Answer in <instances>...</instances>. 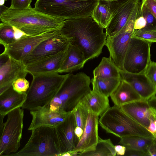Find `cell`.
Here are the masks:
<instances>
[{"instance_id":"1","label":"cell","mask_w":156,"mask_h":156,"mask_svg":"<svg viewBox=\"0 0 156 156\" xmlns=\"http://www.w3.org/2000/svg\"><path fill=\"white\" fill-rule=\"evenodd\" d=\"M104 29L89 16L65 20L60 31L81 51L87 62L101 53L107 37Z\"/></svg>"},{"instance_id":"2","label":"cell","mask_w":156,"mask_h":156,"mask_svg":"<svg viewBox=\"0 0 156 156\" xmlns=\"http://www.w3.org/2000/svg\"><path fill=\"white\" fill-rule=\"evenodd\" d=\"M0 19L2 22L15 26L28 35L60 30L65 20L41 12L31 6L19 10L4 5L0 6Z\"/></svg>"},{"instance_id":"3","label":"cell","mask_w":156,"mask_h":156,"mask_svg":"<svg viewBox=\"0 0 156 156\" xmlns=\"http://www.w3.org/2000/svg\"><path fill=\"white\" fill-rule=\"evenodd\" d=\"M68 74L55 73L33 76L27 92L26 100L22 108L32 111L49 106Z\"/></svg>"},{"instance_id":"4","label":"cell","mask_w":156,"mask_h":156,"mask_svg":"<svg viewBox=\"0 0 156 156\" xmlns=\"http://www.w3.org/2000/svg\"><path fill=\"white\" fill-rule=\"evenodd\" d=\"M90 77L83 72L68 73L57 94L51 102L54 111L71 112L82 98L91 90Z\"/></svg>"},{"instance_id":"5","label":"cell","mask_w":156,"mask_h":156,"mask_svg":"<svg viewBox=\"0 0 156 156\" xmlns=\"http://www.w3.org/2000/svg\"><path fill=\"white\" fill-rule=\"evenodd\" d=\"M99 123L107 133L120 138L130 136L153 137L146 128L114 105L100 116Z\"/></svg>"},{"instance_id":"6","label":"cell","mask_w":156,"mask_h":156,"mask_svg":"<svg viewBox=\"0 0 156 156\" xmlns=\"http://www.w3.org/2000/svg\"><path fill=\"white\" fill-rule=\"evenodd\" d=\"M32 131L25 145L19 151L8 156H60V146L55 127L41 126Z\"/></svg>"},{"instance_id":"7","label":"cell","mask_w":156,"mask_h":156,"mask_svg":"<svg viewBox=\"0 0 156 156\" xmlns=\"http://www.w3.org/2000/svg\"><path fill=\"white\" fill-rule=\"evenodd\" d=\"M98 1L37 0L34 8L48 15L65 20L91 16Z\"/></svg>"},{"instance_id":"8","label":"cell","mask_w":156,"mask_h":156,"mask_svg":"<svg viewBox=\"0 0 156 156\" xmlns=\"http://www.w3.org/2000/svg\"><path fill=\"white\" fill-rule=\"evenodd\" d=\"M0 133V155L8 156L16 153L20 146L24 116L23 108L18 107L7 115Z\"/></svg>"},{"instance_id":"9","label":"cell","mask_w":156,"mask_h":156,"mask_svg":"<svg viewBox=\"0 0 156 156\" xmlns=\"http://www.w3.org/2000/svg\"><path fill=\"white\" fill-rule=\"evenodd\" d=\"M152 43L132 37L124 58L123 70L133 73H145L151 61Z\"/></svg>"},{"instance_id":"10","label":"cell","mask_w":156,"mask_h":156,"mask_svg":"<svg viewBox=\"0 0 156 156\" xmlns=\"http://www.w3.org/2000/svg\"><path fill=\"white\" fill-rule=\"evenodd\" d=\"M112 18L105 29L108 36L118 33L131 19L140 16V0H123L110 2Z\"/></svg>"},{"instance_id":"11","label":"cell","mask_w":156,"mask_h":156,"mask_svg":"<svg viewBox=\"0 0 156 156\" xmlns=\"http://www.w3.org/2000/svg\"><path fill=\"white\" fill-rule=\"evenodd\" d=\"M137 18L130 20L115 35L107 36L105 45L109 51V57L120 70H123L125 56L135 30L134 23Z\"/></svg>"},{"instance_id":"12","label":"cell","mask_w":156,"mask_h":156,"mask_svg":"<svg viewBox=\"0 0 156 156\" xmlns=\"http://www.w3.org/2000/svg\"><path fill=\"white\" fill-rule=\"evenodd\" d=\"M60 33L59 30L50 31L36 35H27L12 43L3 46L0 56H10L22 61L43 41Z\"/></svg>"},{"instance_id":"13","label":"cell","mask_w":156,"mask_h":156,"mask_svg":"<svg viewBox=\"0 0 156 156\" xmlns=\"http://www.w3.org/2000/svg\"><path fill=\"white\" fill-rule=\"evenodd\" d=\"M70 44L61 33L40 43L23 61L26 66L66 50Z\"/></svg>"},{"instance_id":"14","label":"cell","mask_w":156,"mask_h":156,"mask_svg":"<svg viewBox=\"0 0 156 156\" xmlns=\"http://www.w3.org/2000/svg\"><path fill=\"white\" fill-rule=\"evenodd\" d=\"M28 73L23 61L10 56L0 66V94L12 86L13 82L20 78H25Z\"/></svg>"},{"instance_id":"15","label":"cell","mask_w":156,"mask_h":156,"mask_svg":"<svg viewBox=\"0 0 156 156\" xmlns=\"http://www.w3.org/2000/svg\"><path fill=\"white\" fill-rule=\"evenodd\" d=\"M77 126L74 114L72 111L62 122L56 127L61 148V155L73 151L79 140L75 133Z\"/></svg>"},{"instance_id":"16","label":"cell","mask_w":156,"mask_h":156,"mask_svg":"<svg viewBox=\"0 0 156 156\" xmlns=\"http://www.w3.org/2000/svg\"><path fill=\"white\" fill-rule=\"evenodd\" d=\"M70 112L52 111L49 106L30 111L32 119L28 130L32 131L44 126L56 127L65 120Z\"/></svg>"},{"instance_id":"17","label":"cell","mask_w":156,"mask_h":156,"mask_svg":"<svg viewBox=\"0 0 156 156\" xmlns=\"http://www.w3.org/2000/svg\"><path fill=\"white\" fill-rule=\"evenodd\" d=\"M99 116L88 111L83 134L75 149L78 153L94 150L98 142Z\"/></svg>"},{"instance_id":"18","label":"cell","mask_w":156,"mask_h":156,"mask_svg":"<svg viewBox=\"0 0 156 156\" xmlns=\"http://www.w3.org/2000/svg\"><path fill=\"white\" fill-rule=\"evenodd\" d=\"M119 71L121 79L130 84L142 99L149 100L156 94V87L145 73H133L119 69Z\"/></svg>"},{"instance_id":"19","label":"cell","mask_w":156,"mask_h":156,"mask_svg":"<svg viewBox=\"0 0 156 156\" xmlns=\"http://www.w3.org/2000/svg\"><path fill=\"white\" fill-rule=\"evenodd\" d=\"M66 50L26 66V69L33 76L58 73L65 58Z\"/></svg>"},{"instance_id":"20","label":"cell","mask_w":156,"mask_h":156,"mask_svg":"<svg viewBox=\"0 0 156 156\" xmlns=\"http://www.w3.org/2000/svg\"><path fill=\"white\" fill-rule=\"evenodd\" d=\"M150 105L148 100L141 99L122 105L121 109L147 129L150 124Z\"/></svg>"},{"instance_id":"21","label":"cell","mask_w":156,"mask_h":156,"mask_svg":"<svg viewBox=\"0 0 156 156\" xmlns=\"http://www.w3.org/2000/svg\"><path fill=\"white\" fill-rule=\"evenodd\" d=\"M26 97L27 93H18L11 86L0 94V115L5 116L15 109L22 107Z\"/></svg>"},{"instance_id":"22","label":"cell","mask_w":156,"mask_h":156,"mask_svg":"<svg viewBox=\"0 0 156 156\" xmlns=\"http://www.w3.org/2000/svg\"><path fill=\"white\" fill-rule=\"evenodd\" d=\"M110 96L114 105L119 107L124 104L142 99L130 84L122 79Z\"/></svg>"},{"instance_id":"23","label":"cell","mask_w":156,"mask_h":156,"mask_svg":"<svg viewBox=\"0 0 156 156\" xmlns=\"http://www.w3.org/2000/svg\"><path fill=\"white\" fill-rule=\"evenodd\" d=\"M86 62L81 51L77 47L70 44L58 73L71 72L80 69L83 67Z\"/></svg>"},{"instance_id":"24","label":"cell","mask_w":156,"mask_h":156,"mask_svg":"<svg viewBox=\"0 0 156 156\" xmlns=\"http://www.w3.org/2000/svg\"><path fill=\"white\" fill-rule=\"evenodd\" d=\"M88 111L101 116L110 107L108 97L93 90L80 101Z\"/></svg>"},{"instance_id":"25","label":"cell","mask_w":156,"mask_h":156,"mask_svg":"<svg viewBox=\"0 0 156 156\" xmlns=\"http://www.w3.org/2000/svg\"><path fill=\"white\" fill-rule=\"evenodd\" d=\"M91 16L99 25L105 29L112 18L110 2L98 0Z\"/></svg>"},{"instance_id":"26","label":"cell","mask_w":156,"mask_h":156,"mask_svg":"<svg viewBox=\"0 0 156 156\" xmlns=\"http://www.w3.org/2000/svg\"><path fill=\"white\" fill-rule=\"evenodd\" d=\"M93 74L94 78H120L119 69L110 57H103Z\"/></svg>"},{"instance_id":"27","label":"cell","mask_w":156,"mask_h":156,"mask_svg":"<svg viewBox=\"0 0 156 156\" xmlns=\"http://www.w3.org/2000/svg\"><path fill=\"white\" fill-rule=\"evenodd\" d=\"M120 78L93 77L91 80L93 90L108 98L119 85Z\"/></svg>"},{"instance_id":"28","label":"cell","mask_w":156,"mask_h":156,"mask_svg":"<svg viewBox=\"0 0 156 156\" xmlns=\"http://www.w3.org/2000/svg\"><path fill=\"white\" fill-rule=\"evenodd\" d=\"M154 140L153 137L130 136L121 138L119 143L125 146L126 149L136 150L147 152V149Z\"/></svg>"},{"instance_id":"29","label":"cell","mask_w":156,"mask_h":156,"mask_svg":"<svg viewBox=\"0 0 156 156\" xmlns=\"http://www.w3.org/2000/svg\"><path fill=\"white\" fill-rule=\"evenodd\" d=\"M116 152L115 146L110 139L103 140L99 138L94 150L78 153L80 156H115Z\"/></svg>"},{"instance_id":"30","label":"cell","mask_w":156,"mask_h":156,"mask_svg":"<svg viewBox=\"0 0 156 156\" xmlns=\"http://www.w3.org/2000/svg\"><path fill=\"white\" fill-rule=\"evenodd\" d=\"M12 26L3 22L0 24V43L3 46L16 42Z\"/></svg>"},{"instance_id":"31","label":"cell","mask_w":156,"mask_h":156,"mask_svg":"<svg viewBox=\"0 0 156 156\" xmlns=\"http://www.w3.org/2000/svg\"><path fill=\"white\" fill-rule=\"evenodd\" d=\"M72 111L75 116L77 126L81 127L83 130L87 119L88 110L80 101Z\"/></svg>"},{"instance_id":"32","label":"cell","mask_w":156,"mask_h":156,"mask_svg":"<svg viewBox=\"0 0 156 156\" xmlns=\"http://www.w3.org/2000/svg\"><path fill=\"white\" fill-rule=\"evenodd\" d=\"M132 37L152 43L156 42V28L153 29L144 27L140 29L135 30Z\"/></svg>"},{"instance_id":"33","label":"cell","mask_w":156,"mask_h":156,"mask_svg":"<svg viewBox=\"0 0 156 156\" xmlns=\"http://www.w3.org/2000/svg\"><path fill=\"white\" fill-rule=\"evenodd\" d=\"M143 16L147 22L145 27L149 28H156V20L154 16L144 5H140V16Z\"/></svg>"},{"instance_id":"34","label":"cell","mask_w":156,"mask_h":156,"mask_svg":"<svg viewBox=\"0 0 156 156\" xmlns=\"http://www.w3.org/2000/svg\"><path fill=\"white\" fill-rule=\"evenodd\" d=\"M13 89L19 93H27L30 86L29 81L25 78H20L15 80L12 83Z\"/></svg>"},{"instance_id":"35","label":"cell","mask_w":156,"mask_h":156,"mask_svg":"<svg viewBox=\"0 0 156 156\" xmlns=\"http://www.w3.org/2000/svg\"><path fill=\"white\" fill-rule=\"evenodd\" d=\"M145 73L156 87V62L151 60L146 68Z\"/></svg>"},{"instance_id":"36","label":"cell","mask_w":156,"mask_h":156,"mask_svg":"<svg viewBox=\"0 0 156 156\" xmlns=\"http://www.w3.org/2000/svg\"><path fill=\"white\" fill-rule=\"evenodd\" d=\"M32 0H11L10 9L15 10H23L31 6Z\"/></svg>"},{"instance_id":"37","label":"cell","mask_w":156,"mask_h":156,"mask_svg":"<svg viewBox=\"0 0 156 156\" xmlns=\"http://www.w3.org/2000/svg\"><path fill=\"white\" fill-rule=\"evenodd\" d=\"M150 110V124L147 129L156 139V110L151 106Z\"/></svg>"},{"instance_id":"38","label":"cell","mask_w":156,"mask_h":156,"mask_svg":"<svg viewBox=\"0 0 156 156\" xmlns=\"http://www.w3.org/2000/svg\"><path fill=\"white\" fill-rule=\"evenodd\" d=\"M141 4L145 6L156 20V1L155 0H142Z\"/></svg>"},{"instance_id":"39","label":"cell","mask_w":156,"mask_h":156,"mask_svg":"<svg viewBox=\"0 0 156 156\" xmlns=\"http://www.w3.org/2000/svg\"><path fill=\"white\" fill-rule=\"evenodd\" d=\"M147 22L146 19L143 16H139L135 20L134 23L135 30L143 28L146 27Z\"/></svg>"},{"instance_id":"40","label":"cell","mask_w":156,"mask_h":156,"mask_svg":"<svg viewBox=\"0 0 156 156\" xmlns=\"http://www.w3.org/2000/svg\"><path fill=\"white\" fill-rule=\"evenodd\" d=\"M124 155L129 156H147V152L146 151L126 149Z\"/></svg>"},{"instance_id":"41","label":"cell","mask_w":156,"mask_h":156,"mask_svg":"<svg viewBox=\"0 0 156 156\" xmlns=\"http://www.w3.org/2000/svg\"><path fill=\"white\" fill-rule=\"evenodd\" d=\"M12 27L14 30L15 39L16 41L24 36L28 35L17 27L14 26H12Z\"/></svg>"},{"instance_id":"42","label":"cell","mask_w":156,"mask_h":156,"mask_svg":"<svg viewBox=\"0 0 156 156\" xmlns=\"http://www.w3.org/2000/svg\"><path fill=\"white\" fill-rule=\"evenodd\" d=\"M147 156H156V143L154 141L147 149Z\"/></svg>"},{"instance_id":"43","label":"cell","mask_w":156,"mask_h":156,"mask_svg":"<svg viewBox=\"0 0 156 156\" xmlns=\"http://www.w3.org/2000/svg\"><path fill=\"white\" fill-rule=\"evenodd\" d=\"M115 150L117 155H124L126 151V147L122 145H116L115 146Z\"/></svg>"},{"instance_id":"44","label":"cell","mask_w":156,"mask_h":156,"mask_svg":"<svg viewBox=\"0 0 156 156\" xmlns=\"http://www.w3.org/2000/svg\"><path fill=\"white\" fill-rule=\"evenodd\" d=\"M83 129L80 127L77 126L75 128V133L79 140L83 134Z\"/></svg>"},{"instance_id":"45","label":"cell","mask_w":156,"mask_h":156,"mask_svg":"<svg viewBox=\"0 0 156 156\" xmlns=\"http://www.w3.org/2000/svg\"><path fill=\"white\" fill-rule=\"evenodd\" d=\"M150 105L156 110V96H154L148 100Z\"/></svg>"},{"instance_id":"46","label":"cell","mask_w":156,"mask_h":156,"mask_svg":"<svg viewBox=\"0 0 156 156\" xmlns=\"http://www.w3.org/2000/svg\"><path fill=\"white\" fill-rule=\"evenodd\" d=\"M5 116L0 115V133L2 132L4 126V119Z\"/></svg>"},{"instance_id":"47","label":"cell","mask_w":156,"mask_h":156,"mask_svg":"<svg viewBox=\"0 0 156 156\" xmlns=\"http://www.w3.org/2000/svg\"><path fill=\"white\" fill-rule=\"evenodd\" d=\"M99 1H105L106 2H114V1H120L123 0H98ZM141 1V0H140Z\"/></svg>"},{"instance_id":"48","label":"cell","mask_w":156,"mask_h":156,"mask_svg":"<svg viewBox=\"0 0 156 156\" xmlns=\"http://www.w3.org/2000/svg\"><path fill=\"white\" fill-rule=\"evenodd\" d=\"M5 1V0H0V5L2 6L4 5Z\"/></svg>"},{"instance_id":"49","label":"cell","mask_w":156,"mask_h":156,"mask_svg":"<svg viewBox=\"0 0 156 156\" xmlns=\"http://www.w3.org/2000/svg\"><path fill=\"white\" fill-rule=\"evenodd\" d=\"M76 1H91V0H75Z\"/></svg>"},{"instance_id":"50","label":"cell","mask_w":156,"mask_h":156,"mask_svg":"<svg viewBox=\"0 0 156 156\" xmlns=\"http://www.w3.org/2000/svg\"><path fill=\"white\" fill-rule=\"evenodd\" d=\"M154 141L156 143V139H155V140H154Z\"/></svg>"},{"instance_id":"51","label":"cell","mask_w":156,"mask_h":156,"mask_svg":"<svg viewBox=\"0 0 156 156\" xmlns=\"http://www.w3.org/2000/svg\"><path fill=\"white\" fill-rule=\"evenodd\" d=\"M8 0H5V1H7Z\"/></svg>"},{"instance_id":"52","label":"cell","mask_w":156,"mask_h":156,"mask_svg":"<svg viewBox=\"0 0 156 156\" xmlns=\"http://www.w3.org/2000/svg\"><path fill=\"white\" fill-rule=\"evenodd\" d=\"M156 1V0H155Z\"/></svg>"}]
</instances>
